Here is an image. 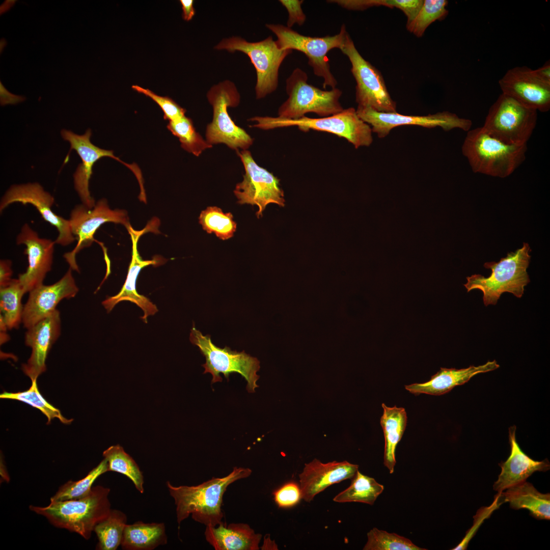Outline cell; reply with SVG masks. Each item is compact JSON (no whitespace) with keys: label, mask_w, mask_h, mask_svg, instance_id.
I'll return each instance as SVG.
<instances>
[{"label":"cell","mask_w":550,"mask_h":550,"mask_svg":"<svg viewBox=\"0 0 550 550\" xmlns=\"http://www.w3.org/2000/svg\"><path fill=\"white\" fill-rule=\"evenodd\" d=\"M252 473L249 468L235 466L228 475L212 479L196 486H167L176 506L179 525L191 514L193 519L206 526L215 527L223 521V497L227 487L235 481L248 477Z\"/></svg>","instance_id":"6da1fadb"},{"label":"cell","mask_w":550,"mask_h":550,"mask_svg":"<svg viewBox=\"0 0 550 550\" xmlns=\"http://www.w3.org/2000/svg\"><path fill=\"white\" fill-rule=\"evenodd\" d=\"M109 492V488L97 485L93 486L89 495L81 499L50 502L45 507L30 505L29 508L46 518L53 526L77 533L88 540L97 524L112 509Z\"/></svg>","instance_id":"7a4b0ae2"},{"label":"cell","mask_w":550,"mask_h":550,"mask_svg":"<svg viewBox=\"0 0 550 550\" xmlns=\"http://www.w3.org/2000/svg\"><path fill=\"white\" fill-rule=\"evenodd\" d=\"M467 132L461 150L474 173L505 178L526 159L527 144H506L489 135L482 127Z\"/></svg>","instance_id":"3957f363"},{"label":"cell","mask_w":550,"mask_h":550,"mask_svg":"<svg viewBox=\"0 0 550 550\" xmlns=\"http://www.w3.org/2000/svg\"><path fill=\"white\" fill-rule=\"evenodd\" d=\"M530 251L529 244L524 243L521 248L508 253L499 262H486L484 267L491 270L490 275L485 277L475 274L466 277L467 283L464 286L467 291L481 290L486 306L496 305L504 292L520 298L525 287L530 282L527 271L531 259Z\"/></svg>","instance_id":"277c9868"},{"label":"cell","mask_w":550,"mask_h":550,"mask_svg":"<svg viewBox=\"0 0 550 550\" xmlns=\"http://www.w3.org/2000/svg\"><path fill=\"white\" fill-rule=\"evenodd\" d=\"M251 120L256 122L254 126L262 129L296 126L305 132L310 129L326 131L345 138L356 149L361 146H369L373 142L371 127L359 117L353 107L319 118L304 116L296 119H287L279 117H255Z\"/></svg>","instance_id":"5b68a950"},{"label":"cell","mask_w":550,"mask_h":550,"mask_svg":"<svg viewBox=\"0 0 550 550\" xmlns=\"http://www.w3.org/2000/svg\"><path fill=\"white\" fill-rule=\"evenodd\" d=\"M206 96L213 109V118L206 127V141L212 146L224 144L235 151L248 150L253 139L235 124L228 111V107L240 103V95L235 85L225 80L211 87Z\"/></svg>","instance_id":"8992f818"},{"label":"cell","mask_w":550,"mask_h":550,"mask_svg":"<svg viewBox=\"0 0 550 550\" xmlns=\"http://www.w3.org/2000/svg\"><path fill=\"white\" fill-rule=\"evenodd\" d=\"M307 73L299 68L293 70L286 81L288 99L280 106L278 117L296 119L308 113L322 117L337 114L344 109L339 99L342 92L335 88L322 90L307 82Z\"/></svg>","instance_id":"52a82bcc"},{"label":"cell","mask_w":550,"mask_h":550,"mask_svg":"<svg viewBox=\"0 0 550 550\" xmlns=\"http://www.w3.org/2000/svg\"><path fill=\"white\" fill-rule=\"evenodd\" d=\"M214 48L230 52L240 51L249 57L256 71L255 93L257 99L264 98L277 89L279 68L292 51L280 49L271 36L255 42L233 36L223 39Z\"/></svg>","instance_id":"ba28073f"},{"label":"cell","mask_w":550,"mask_h":550,"mask_svg":"<svg viewBox=\"0 0 550 550\" xmlns=\"http://www.w3.org/2000/svg\"><path fill=\"white\" fill-rule=\"evenodd\" d=\"M266 27L277 36L276 42L280 49L296 50L307 57L315 75L323 79V88H336L337 81L331 72L327 54L331 49H340L342 46L347 33L344 24L338 34L321 37L305 36L280 24H266Z\"/></svg>","instance_id":"9c48e42d"},{"label":"cell","mask_w":550,"mask_h":550,"mask_svg":"<svg viewBox=\"0 0 550 550\" xmlns=\"http://www.w3.org/2000/svg\"><path fill=\"white\" fill-rule=\"evenodd\" d=\"M189 339L205 358L206 363L202 365L205 368L204 374H211V383L222 381L221 373L229 380L231 373H237L247 381L248 391L255 392V389L258 387L257 381L259 378L257 372L260 368V362L256 358L244 351L238 352L227 346L223 348L217 347L212 343L209 335H203L194 325L191 329Z\"/></svg>","instance_id":"30bf717a"},{"label":"cell","mask_w":550,"mask_h":550,"mask_svg":"<svg viewBox=\"0 0 550 550\" xmlns=\"http://www.w3.org/2000/svg\"><path fill=\"white\" fill-rule=\"evenodd\" d=\"M537 120V111L502 93L490 107L482 128L509 145L527 144Z\"/></svg>","instance_id":"8fae6325"},{"label":"cell","mask_w":550,"mask_h":550,"mask_svg":"<svg viewBox=\"0 0 550 550\" xmlns=\"http://www.w3.org/2000/svg\"><path fill=\"white\" fill-rule=\"evenodd\" d=\"M340 49L351 65V72L356 84L358 107H368L378 112H396V103L391 98L381 73L363 58L348 32Z\"/></svg>","instance_id":"7c38bea8"},{"label":"cell","mask_w":550,"mask_h":550,"mask_svg":"<svg viewBox=\"0 0 550 550\" xmlns=\"http://www.w3.org/2000/svg\"><path fill=\"white\" fill-rule=\"evenodd\" d=\"M236 152L245 171L242 181L236 185L234 190L237 203L257 205L258 210L256 214L258 218L262 216L263 211L269 204L284 207V194L280 187L278 178L260 167L248 150Z\"/></svg>","instance_id":"4fadbf2b"},{"label":"cell","mask_w":550,"mask_h":550,"mask_svg":"<svg viewBox=\"0 0 550 550\" xmlns=\"http://www.w3.org/2000/svg\"><path fill=\"white\" fill-rule=\"evenodd\" d=\"M91 135L90 129H87L82 135H78L65 129L61 131L63 139L70 144V151L75 150L82 160V163L78 166L73 175L74 188L82 204L90 209L95 205V200L91 196L89 189V180L94 163L104 157H109L117 160L129 169L138 181L140 187V196L145 197L143 178L139 166L135 163L130 164L123 161L114 154L113 150H105L94 145L90 141Z\"/></svg>","instance_id":"5bb4252c"},{"label":"cell","mask_w":550,"mask_h":550,"mask_svg":"<svg viewBox=\"0 0 550 550\" xmlns=\"http://www.w3.org/2000/svg\"><path fill=\"white\" fill-rule=\"evenodd\" d=\"M72 234L77 240L75 247L64 257L72 270L78 271L75 257L82 249L91 245L94 235L100 227L107 222L120 224L126 229L131 226L127 212L120 209H111L106 199L99 200L94 207L89 209L83 204L76 205L71 210L69 219Z\"/></svg>","instance_id":"9a60e30c"},{"label":"cell","mask_w":550,"mask_h":550,"mask_svg":"<svg viewBox=\"0 0 550 550\" xmlns=\"http://www.w3.org/2000/svg\"><path fill=\"white\" fill-rule=\"evenodd\" d=\"M359 117L372 126V131L380 138L386 137L394 128L400 126L417 125L427 128L440 127L445 131L459 128L468 131L472 126L470 119L461 118L449 112H438L427 116H409L396 112L382 113L370 108L358 107Z\"/></svg>","instance_id":"2e32d148"},{"label":"cell","mask_w":550,"mask_h":550,"mask_svg":"<svg viewBox=\"0 0 550 550\" xmlns=\"http://www.w3.org/2000/svg\"><path fill=\"white\" fill-rule=\"evenodd\" d=\"M16 202L32 204L45 221L57 228L58 236L54 240L56 244L67 246L75 241L69 220L53 212L51 207L54 203L53 197L38 183L11 186L1 200L0 211L2 212L9 205Z\"/></svg>","instance_id":"e0dca14e"},{"label":"cell","mask_w":550,"mask_h":550,"mask_svg":"<svg viewBox=\"0 0 550 550\" xmlns=\"http://www.w3.org/2000/svg\"><path fill=\"white\" fill-rule=\"evenodd\" d=\"M17 244L26 246L29 265L26 271L19 274L18 280L24 293L43 284L46 274L51 270L55 241L41 238L30 225L25 223L16 237Z\"/></svg>","instance_id":"ac0fdd59"},{"label":"cell","mask_w":550,"mask_h":550,"mask_svg":"<svg viewBox=\"0 0 550 550\" xmlns=\"http://www.w3.org/2000/svg\"><path fill=\"white\" fill-rule=\"evenodd\" d=\"M503 94L525 106L544 113L550 108V85L540 80L533 69L515 67L499 80Z\"/></svg>","instance_id":"d6986e66"},{"label":"cell","mask_w":550,"mask_h":550,"mask_svg":"<svg viewBox=\"0 0 550 550\" xmlns=\"http://www.w3.org/2000/svg\"><path fill=\"white\" fill-rule=\"evenodd\" d=\"M69 267L63 277L56 283L43 284L30 292L28 299L23 306L22 323L28 328L42 320L56 309L59 302L64 298L74 297L79 289Z\"/></svg>","instance_id":"ffe728a7"},{"label":"cell","mask_w":550,"mask_h":550,"mask_svg":"<svg viewBox=\"0 0 550 550\" xmlns=\"http://www.w3.org/2000/svg\"><path fill=\"white\" fill-rule=\"evenodd\" d=\"M150 225L142 231H136L131 226L127 230L130 235L132 242L131 260L129 266L126 281L121 291L116 295L106 299L102 302V305L110 312L118 302L127 300L135 304L144 312V315L141 318L147 323L148 316L154 315L158 309L156 305L152 302L147 297L140 294L136 289V282L138 277L141 270L148 265L157 266L161 264L162 258L154 257L152 260H144L140 256L138 251V242L140 237L146 232L151 230L152 227Z\"/></svg>","instance_id":"44dd1931"},{"label":"cell","mask_w":550,"mask_h":550,"mask_svg":"<svg viewBox=\"0 0 550 550\" xmlns=\"http://www.w3.org/2000/svg\"><path fill=\"white\" fill-rule=\"evenodd\" d=\"M60 312L55 310L48 316L27 328L25 343L32 349L31 356L22 365L24 373L32 381L46 370V360L52 345L61 334Z\"/></svg>","instance_id":"7402d4cb"},{"label":"cell","mask_w":550,"mask_h":550,"mask_svg":"<svg viewBox=\"0 0 550 550\" xmlns=\"http://www.w3.org/2000/svg\"><path fill=\"white\" fill-rule=\"evenodd\" d=\"M359 465L347 461L322 463L315 458L306 463L299 475L301 499L311 502L316 495L329 486L343 480L351 479Z\"/></svg>","instance_id":"603a6c76"},{"label":"cell","mask_w":550,"mask_h":550,"mask_svg":"<svg viewBox=\"0 0 550 550\" xmlns=\"http://www.w3.org/2000/svg\"><path fill=\"white\" fill-rule=\"evenodd\" d=\"M516 428L515 425L509 428L510 456L505 461L499 464L501 472L493 485V489L499 492L526 481L535 472H545L550 468L547 459L534 460L522 451L516 439Z\"/></svg>","instance_id":"cb8c5ba5"},{"label":"cell","mask_w":550,"mask_h":550,"mask_svg":"<svg viewBox=\"0 0 550 550\" xmlns=\"http://www.w3.org/2000/svg\"><path fill=\"white\" fill-rule=\"evenodd\" d=\"M500 367L496 360L488 361L478 366H470L468 368H441L440 370L430 379L424 383H415L405 385V389L415 395L425 394L439 396L450 392L454 387L468 382L475 375L494 370Z\"/></svg>","instance_id":"d4e9b609"},{"label":"cell","mask_w":550,"mask_h":550,"mask_svg":"<svg viewBox=\"0 0 550 550\" xmlns=\"http://www.w3.org/2000/svg\"><path fill=\"white\" fill-rule=\"evenodd\" d=\"M206 541L215 550H258L262 535L256 533L246 524L223 522L215 526H206Z\"/></svg>","instance_id":"484cf974"},{"label":"cell","mask_w":550,"mask_h":550,"mask_svg":"<svg viewBox=\"0 0 550 550\" xmlns=\"http://www.w3.org/2000/svg\"><path fill=\"white\" fill-rule=\"evenodd\" d=\"M505 492H499V503L508 502L514 509H528L537 519L550 518V495L538 491L530 483L525 481L510 487Z\"/></svg>","instance_id":"4316f807"},{"label":"cell","mask_w":550,"mask_h":550,"mask_svg":"<svg viewBox=\"0 0 550 550\" xmlns=\"http://www.w3.org/2000/svg\"><path fill=\"white\" fill-rule=\"evenodd\" d=\"M383 414L380 419L384 438L383 464L393 474L396 463L395 452L398 443L405 431L407 414L405 408L396 406L388 407L382 404Z\"/></svg>","instance_id":"83f0119b"},{"label":"cell","mask_w":550,"mask_h":550,"mask_svg":"<svg viewBox=\"0 0 550 550\" xmlns=\"http://www.w3.org/2000/svg\"><path fill=\"white\" fill-rule=\"evenodd\" d=\"M167 543L163 523L138 521L126 525L121 545L125 550H152Z\"/></svg>","instance_id":"f1b7e54d"},{"label":"cell","mask_w":550,"mask_h":550,"mask_svg":"<svg viewBox=\"0 0 550 550\" xmlns=\"http://www.w3.org/2000/svg\"><path fill=\"white\" fill-rule=\"evenodd\" d=\"M351 479L350 485L338 494L334 498V501L360 502L372 505L384 489V486L374 478L362 474L358 470Z\"/></svg>","instance_id":"f546056e"},{"label":"cell","mask_w":550,"mask_h":550,"mask_svg":"<svg viewBox=\"0 0 550 550\" xmlns=\"http://www.w3.org/2000/svg\"><path fill=\"white\" fill-rule=\"evenodd\" d=\"M127 516L122 511L111 509L108 515L95 526L94 532L98 542L99 550H116L121 545Z\"/></svg>","instance_id":"4dcf8cb0"},{"label":"cell","mask_w":550,"mask_h":550,"mask_svg":"<svg viewBox=\"0 0 550 550\" xmlns=\"http://www.w3.org/2000/svg\"><path fill=\"white\" fill-rule=\"evenodd\" d=\"M24 294L18 279H13L8 286L0 288L1 317L8 329L17 328L22 322L21 298Z\"/></svg>","instance_id":"1f68e13d"},{"label":"cell","mask_w":550,"mask_h":550,"mask_svg":"<svg viewBox=\"0 0 550 550\" xmlns=\"http://www.w3.org/2000/svg\"><path fill=\"white\" fill-rule=\"evenodd\" d=\"M108 463V471L120 473L127 477L141 493L144 491V476L134 459L119 445L111 446L103 452Z\"/></svg>","instance_id":"d6a6232c"},{"label":"cell","mask_w":550,"mask_h":550,"mask_svg":"<svg viewBox=\"0 0 550 550\" xmlns=\"http://www.w3.org/2000/svg\"><path fill=\"white\" fill-rule=\"evenodd\" d=\"M108 471V463L104 458L84 478L75 481L69 480L61 486L50 498V502L76 500L87 497L90 493L95 481Z\"/></svg>","instance_id":"836d02e7"},{"label":"cell","mask_w":550,"mask_h":550,"mask_svg":"<svg viewBox=\"0 0 550 550\" xmlns=\"http://www.w3.org/2000/svg\"><path fill=\"white\" fill-rule=\"evenodd\" d=\"M167 127L174 135L178 138L181 147L196 156H199L204 151L212 147L196 131L191 119L185 116L169 122Z\"/></svg>","instance_id":"e575fe53"},{"label":"cell","mask_w":550,"mask_h":550,"mask_svg":"<svg viewBox=\"0 0 550 550\" xmlns=\"http://www.w3.org/2000/svg\"><path fill=\"white\" fill-rule=\"evenodd\" d=\"M199 222L208 233H214L222 240L232 238L236 230L237 224L231 212L224 213L221 208L209 206L202 211Z\"/></svg>","instance_id":"d590c367"},{"label":"cell","mask_w":550,"mask_h":550,"mask_svg":"<svg viewBox=\"0 0 550 550\" xmlns=\"http://www.w3.org/2000/svg\"><path fill=\"white\" fill-rule=\"evenodd\" d=\"M0 398L21 401L40 410L47 418V424L54 418L59 419L65 424H69L73 420L65 418L59 409L44 398L38 390L37 380L32 381V384L28 390L16 393L4 392L1 394Z\"/></svg>","instance_id":"8d00e7d4"},{"label":"cell","mask_w":550,"mask_h":550,"mask_svg":"<svg viewBox=\"0 0 550 550\" xmlns=\"http://www.w3.org/2000/svg\"><path fill=\"white\" fill-rule=\"evenodd\" d=\"M424 0H335L334 3L350 10L362 11L373 7L384 6L401 10L410 23L421 8Z\"/></svg>","instance_id":"74e56055"},{"label":"cell","mask_w":550,"mask_h":550,"mask_svg":"<svg viewBox=\"0 0 550 550\" xmlns=\"http://www.w3.org/2000/svg\"><path fill=\"white\" fill-rule=\"evenodd\" d=\"M446 0H425L414 19L406 24L407 30L418 37H422L433 22L442 20L448 14Z\"/></svg>","instance_id":"f35d334b"},{"label":"cell","mask_w":550,"mask_h":550,"mask_svg":"<svg viewBox=\"0 0 550 550\" xmlns=\"http://www.w3.org/2000/svg\"><path fill=\"white\" fill-rule=\"evenodd\" d=\"M367 542L364 550H425L409 539L396 533L373 528L367 533Z\"/></svg>","instance_id":"ab89813d"},{"label":"cell","mask_w":550,"mask_h":550,"mask_svg":"<svg viewBox=\"0 0 550 550\" xmlns=\"http://www.w3.org/2000/svg\"><path fill=\"white\" fill-rule=\"evenodd\" d=\"M132 88L155 101L162 109L164 119L168 120L169 122L177 120L185 116L186 109L170 97L158 95L148 89H144L137 85L132 86Z\"/></svg>","instance_id":"60d3db41"},{"label":"cell","mask_w":550,"mask_h":550,"mask_svg":"<svg viewBox=\"0 0 550 550\" xmlns=\"http://www.w3.org/2000/svg\"><path fill=\"white\" fill-rule=\"evenodd\" d=\"M274 499L279 507L289 508L301 499L300 486L293 482H288L273 492Z\"/></svg>","instance_id":"b9f144b4"},{"label":"cell","mask_w":550,"mask_h":550,"mask_svg":"<svg viewBox=\"0 0 550 550\" xmlns=\"http://www.w3.org/2000/svg\"><path fill=\"white\" fill-rule=\"evenodd\" d=\"M279 2L287 9L288 13L287 27L291 28L295 24L301 26L305 23L306 16L301 8L304 1L280 0Z\"/></svg>","instance_id":"7bdbcfd3"},{"label":"cell","mask_w":550,"mask_h":550,"mask_svg":"<svg viewBox=\"0 0 550 550\" xmlns=\"http://www.w3.org/2000/svg\"><path fill=\"white\" fill-rule=\"evenodd\" d=\"M12 262L10 260L2 259L0 261V288L8 286L12 282L13 271Z\"/></svg>","instance_id":"ee69618b"},{"label":"cell","mask_w":550,"mask_h":550,"mask_svg":"<svg viewBox=\"0 0 550 550\" xmlns=\"http://www.w3.org/2000/svg\"><path fill=\"white\" fill-rule=\"evenodd\" d=\"M535 75L542 82L550 85V63L545 62L542 66L533 70Z\"/></svg>","instance_id":"f6af8a7d"},{"label":"cell","mask_w":550,"mask_h":550,"mask_svg":"<svg viewBox=\"0 0 550 550\" xmlns=\"http://www.w3.org/2000/svg\"><path fill=\"white\" fill-rule=\"evenodd\" d=\"M182 9V18L186 21L190 20L195 14L193 0H180Z\"/></svg>","instance_id":"bcb514c9"},{"label":"cell","mask_w":550,"mask_h":550,"mask_svg":"<svg viewBox=\"0 0 550 550\" xmlns=\"http://www.w3.org/2000/svg\"><path fill=\"white\" fill-rule=\"evenodd\" d=\"M0 475L1 480H2V482L5 481L7 483L9 482L10 480V478L5 463L4 461L3 458L2 457V455L1 457L0 461Z\"/></svg>","instance_id":"7dc6e473"},{"label":"cell","mask_w":550,"mask_h":550,"mask_svg":"<svg viewBox=\"0 0 550 550\" xmlns=\"http://www.w3.org/2000/svg\"><path fill=\"white\" fill-rule=\"evenodd\" d=\"M13 1H7L1 7V12L3 13L8 10L14 4Z\"/></svg>","instance_id":"c3c4849f"}]
</instances>
